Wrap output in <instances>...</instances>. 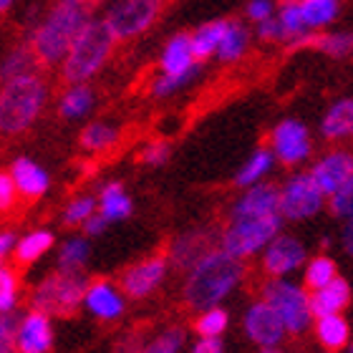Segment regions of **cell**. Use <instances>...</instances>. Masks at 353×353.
I'll return each instance as SVG.
<instances>
[{
    "mask_svg": "<svg viewBox=\"0 0 353 353\" xmlns=\"http://www.w3.org/2000/svg\"><path fill=\"white\" fill-rule=\"evenodd\" d=\"M94 0H53L48 13L30 30V41L41 66H61L86 23L94 18Z\"/></svg>",
    "mask_w": 353,
    "mask_h": 353,
    "instance_id": "obj_1",
    "label": "cell"
},
{
    "mask_svg": "<svg viewBox=\"0 0 353 353\" xmlns=\"http://www.w3.org/2000/svg\"><path fill=\"white\" fill-rule=\"evenodd\" d=\"M243 260L230 255L225 248H212L187 270L182 288L184 303L192 310H197V313L199 310L214 308L230 293H235V288L243 283Z\"/></svg>",
    "mask_w": 353,
    "mask_h": 353,
    "instance_id": "obj_2",
    "label": "cell"
},
{
    "mask_svg": "<svg viewBox=\"0 0 353 353\" xmlns=\"http://www.w3.org/2000/svg\"><path fill=\"white\" fill-rule=\"evenodd\" d=\"M48 96L51 88L38 71L0 83V134L15 137L28 132L43 114Z\"/></svg>",
    "mask_w": 353,
    "mask_h": 353,
    "instance_id": "obj_3",
    "label": "cell"
},
{
    "mask_svg": "<svg viewBox=\"0 0 353 353\" xmlns=\"http://www.w3.org/2000/svg\"><path fill=\"white\" fill-rule=\"evenodd\" d=\"M117 43L119 41L109 30L106 21L94 15L86 23V28L79 33L74 46L68 48L66 59L61 61V79L66 83H88L109 63Z\"/></svg>",
    "mask_w": 353,
    "mask_h": 353,
    "instance_id": "obj_4",
    "label": "cell"
},
{
    "mask_svg": "<svg viewBox=\"0 0 353 353\" xmlns=\"http://www.w3.org/2000/svg\"><path fill=\"white\" fill-rule=\"evenodd\" d=\"M157 66H159V74L149 83V91L154 99H170L192 86L202 71V61L194 56V48H192V33H174L164 43Z\"/></svg>",
    "mask_w": 353,
    "mask_h": 353,
    "instance_id": "obj_5",
    "label": "cell"
},
{
    "mask_svg": "<svg viewBox=\"0 0 353 353\" xmlns=\"http://www.w3.org/2000/svg\"><path fill=\"white\" fill-rule=\"evenodd\" d=\"M283 214H265V217H228V225L220 232V248L240 260L263 255V250L280 235Z\"/></svg>",
    "mask_w": 353,
    "mask_h": 353,
    "instance_id": "obj_6",
    "label": "cell"
},
{
    "mask_svg": "<svg viewBox=\"0 0 353 353\" xmlns=\"http://www.w3.org/2000/svg\"><path fill=\"white\" fill-rule=\"evenodd\" d=\"M263 298L270 303L275 313L283 318L290 336H303L313 323V301L303 285L285 278H270L263 285Z\"/></svg>",
    "mask_w": 353,
    "mask_h": 353,
    "instance_id": "obj_7",
    "label": "cell"
},
{
    "mask_svg": "<svg viewBox=\"0 0 353 353\" xmlns=\"http://www.w3.org/2000/svg\"><path fill=\"white\" fill-rule=\"evenodd\" d=\"M86 278L81 270H59L43 278L33 290V308L48 316H71L79 305H83Z\"/></svg>",
    "mask_w": 353,
    "mask_h": 353,
    "instance_id": "obj_8",
    "label": "cell"
},
{
    "mask_svg": "<svg viewBox=\"0 0 353 353\" xmlns=\"http://www.w3.org/2000/svg\"><path fill=\"white\" fill-rule=\"evenodd\" d=\"M167 0H106L103 21L117 41L144 36L164 13Z\"/></svg>",
    "mask_w": 353,
    "mask_h": 353,
    "instance_id": "obj_9",
    "label": "cell"
},
{
    "mask_svg": "<svg viewBox=\"0 0 353 353\" xmlns=\"http://www.w3.org/2000/svg\"><path fill=\"white\" fill-rule=\"evenodd\" d=\"M328 202L310 172H293L285 182L280 184V214L285 222H305L316 217Z\"/></svg>",
    "mask_w": 353,
    "mask_h": 353,
    "instance_id": "obj_10",
    "label": "cell"
},
{
    "mask_svg": "<svg viewBox=\"0 0 353 353\" xmlns=\"http://www.w3.org/2000/svg\"><path fill=\"white\" fill-rule=\"evenodd\" d=\"M268 147L272 149L275 159L283 167H301L313 154V137H310V129L303 124L301 119L290 117L272 126Z\"/></svg>",
    "mask_w": 353,
    "mask_h": 353,
    "instance_id": "obj_11",
    "label": "cell"
},
{
    "mask_svg": "<svg viewBox=\"0 0 353 353\" xmlns=\"http://www.w3.org/2000/svg\"><path fill=\"white\" fill-rule=\"evenodd\" d=\"M260 263H263V270L268 278H288V275H293V272L305 268L308 250H305V245L295 235L280 232V235L272 237V243L263 250Z\"/></svg>",
    "mask_w": 353,
    "mask_h": 353,
    "instance_id": "obj_12",
    "label": "cell"
},
{
    "mask_svg": "<svg viewBox=\"0 0 353 353\" xmlns=\"http://www.w3.org/2000/svg\"><path fill=\"white\" fill-rule=\"evenodd\" d=\"M243 328H245V333H248V339L258 348L280 346L288 336V328H285V323H283V318L275 313V308H272L265 298L250 303V308L245 310Z\"/></svg>",
    "mask_w": 353,
    "mask_h": 353,
    "instance_id": "obj_13",
    "label": "cell"
},
{
    "mask_svg": "<svg viewBox=\"0 0 353 353\" xmlns=\"http://www.w3.org/2000/svg\"><path fill=\"white\" fill-rule=\"evenodd\" d=\"M170 258L164 255H152V258H144L139 263H134L132 268H126L124 275H121V290L126 293V298H147L162 285L167 272H170Z\"/></svg>",
    "mask_w": 353,
    "mask_h": 353,
    "instance_id": "obj_14",
    "label": "cell"
},
{
    "mask_svg": "<svg viewBox=\"0 0 353 353\" xmlns=\"http://www.w3.org/2000/svg\"><path fill=\"white\" fill-rule=\"evenodd\" d=\"M308 172L316 179L318 187L331 197L333 192L353 174V152H348V149H331L323 157H318Z\"/></svg>",
    "mask_w": 353,
    "mask_h": 353,
    "instance_id": "obj_15",
    "label": "cell"
},
{
    "mask_svg": "<svg viewBox=\"0 0 353 353\" xmlns=\"http://www.w3.org/2000/svg\"><path fill=\"white\" fill-rule=\"evenodd\" d=\"M280 212V187L270 182H260L245 187L243 194L232 202L228 217H265Z\"/></svg>",
    "mask_w": 353,
    "mask_h": 353,
    "instance_id": "obj_16",
    "label": "cell"
},
{
    "mask_svg": "<svg viewBox=\"0 0 353 353\" xmlns=\"http://www.w3.org/2000/svg\"><path fill=\"white\" fill-rule=\"evenodd\" d=\"M83 308L99 321H117V318L124 316L126 293L114 283L96 280V283H88L86 295H83Z\"/></svg>",
    "mask_w": 353,
    "mask_h": 353,
    "instance_id": "obj_17",
    "label": "cell"
},
{
    "mask_svg": "<svg viewBox=\"0 0 353 353\" xmlns=\"http://www.w3.org/2000/svg\"><path fill=\"white\" fill-rule=\"evenodd\" d=\"M53 346L51 316L43 310H28L18 321V353H48Z\"/></svg>",
    "mask_w": 353,
    "mask_h": 353,
    "instance_id": "obj_18",
    "label": "cell"
},
{
    "mask_svg": "<svg viewBox=\"0 0 353 353\" xmlns=\"http://www.w3.org/2000/svg\"><path fill=\"white\" fill-rule=\"evenodd\" d=\"M212 235L205 232V230H192V232H184V235L174 237L170 245V263L174 268H182V270H190L192 265L197 263L205 252L212 250Z\"/></svg>",
    "mask_w": 353,
    "mask_h": 353,
    "instance_id": "obj_19",
    "label": "cell"
},
{
    "mask_svg": "<svg viewBox=\"0 0 353 353\" xmlns=\"http://www.w3.org/2000/svg\"><path fill=\"white\" fill-rule=\"evenodd\" d=\"M10 174L15 179V187L26 199H38L43 197L48 187H51V176L38 162L28 159V157H18L10 164Z\"/></svg>",
    "mask_w": 353,
    "mask_h": 353,
    "instance_id": "obj_20",
    "label": "cell"
},
{
    "mask_svg": "<svg viewBox=\"0 0 353 353\" xmlns=\"http://www.w3.org/2000/svg\"><path fill=\"white\" fill-rule=\"evenodd\" d=\"M321 137L325 141H348L353 139V99H339L328 106V111L321 119Z\"/></svg>",
    "mask_w": 353,
    "mask_h": 353,
    "instance_id": "obj_21",
    "label": "cell"
},
{
    "mask_svg": "<svg viewBox=\"0 0 353 353\" xmlns=\"http://www.w3.org/2000/svg\"><path fill=\"white\" fill-rule=\"evenodd\" d=\"M318 343L328 353L346 351L351 346V325L343 318V313H333V316H316L313 323Z\"/></svg>",
    "mask_w": 353,
    "mask_h": 353,
    "instance_id": "obj_22",
    "label": "cell"
},
{
    "mask_svg": "<svg viewBox=\"0 0 353 353\" xmlns=\"http://www.w3.org/2000/svg\"><path fill=\"white\" fill-rule=\"evenodd\" d=\"M353 290L343 278H336L328 285L310 290V301H313V313L316 316H333V313H343L351 305Z\"/></svg>",
    "mask_w": 353,
    "mask_h": 353,
    "instance_id": "obj_23",
    "label": "cell"
},
{
    "mask_svg": "<svg viewBox=\"0 0 353 353\" xmlns=\"http://www.w3.org/2000/svg\"><path fill=\"white\" fill-rule=\"evenodd\" d=\"M96 94L88 83H68V88L59 99V114L66 121H79L94 111Z\"/></svg>",
    "mask_w": 353,
    "mask_h": 353,
    "instance_id": "obj_24",
    "label": "cell"
},
{
    "mask_svg": "<svg viewBox=\"0 0 353 353\" xmlns=\"http://www.w3.org/2000/svg\"><path fill=\"white\" fill-rule=\"evenodd\" d=\"M230 28V18H214V21L202 23L199 28L192 30V48L199 61L214 59L217 48H220L222 38Z\"/></svg>",
    "mask_w": 353,
    "mask_h": 353,
    "instance_id": "obj_25",
    "label": "cell"
},
{
    "mask_svg": "<svg viewBox=\"0 0 353 353\" xmlns=\"http://www.w3.org/2000/svg\"><path fill=\"white\" fill-rule=\"evenodd\" d=\"M99 212L109 222H121L134 212V202L121 182H106L99 192Z\"/></svg>",
    "mask_w": 353,
    "mask_h": 353,
    "instance_id": "obj_26",
    "label": "cell"
},
{
    "mask_svg": "<svg viewBox=\"0 0 353 353\" xmlns=\"http://www.w3.org/2000/svg\"><path fill=\"white\" fill-rule=\"evenodd\" d=\"M38 63H41V61H38L33 46L30 43L15 46V48H10V51L0 59V83L13 81V79L26 76V74H36Z\"/></svg>",
    "mask_w": 353,
    "mask_h": 353,
    "instance_id": "obj_27",
    "label": "cell"
},
{
    "mask_svg": "<svg viewBox=\"0 0 353 353\" xmlns=\"http://www.w3.org/2000/svg\"><path fill=\"white\" fill-rule=\"evenodd\" d=\"M275 162H278V159H275V154H272L270 147L255 149V152H252V154L243 162V167L237 170L235 184L240 187V190H245V187H252V184L265 182V176L272 172Z\"/></svg>",
    "mask_w": 353,
    "mask_h": 353,
    "instance_id": "obj_28",
    "label": "cell"
},
{
    "mask_svg": "<svg viewBox=\"0 0 353 353\" xmlns=\"http://www.w3.org/2000/svg\"><path fill=\"white\" fill-rule=\"evenodd\" d=\"M310 51H318L328 59H346L353 53V33L346 30H316L308 41Z\"/></svg>",
    "mask_w": 353,
    "mask_h": 353,
    "instance_id": "obj_29",
    "label": "cell"
},
{
    "mask_svg": "<svg viewBox=\"0 0 353 353\" xmlns=\"http://www.w3.org/2000/svg\"><path fill=\"white\" fill-rule=\"evenodd\" d=\"M301 15L313 33L333 26L341 15V0H298Z\"/></svg>",
    "mask_w": 353,
    "mask_h": 353,
    "instance_id": "obj_30",
    "label": "cell"
},
{
    "mask_svg": "<svg viewBox=\"0 0 353 353\" xmlns=\"http://www.w3.org/2000/svg\"><path fill=\"white\" fill-rule=\"evenodd\" d=\"M248 48H250V30H248V26L240 21H230V28L225 33V38H222L214 59L220 63H237L248 53Z\"/></svg>",
    "mask_w": 353,
    "mask_h": 353,
    "instance_id": "obj_31",
    "label": "cell"
},
{
    "mask_svg": "<svg viewBox=\"0 0 353 353\" xmlns=\"http://www.w3.org/2000/svg\"><path fill=\"white\" fill-rule=\"evenodd\" d=\"M53 243H56V237H53L51 230H30V232H26V235L18 240L13 255L18 263L30 265L43 258L46 252L53 248Z\"/></svg>",
    "mask_w": 353,
    "mask_h": 353,
    "instance_id": "obj_32",
    "label": "cell"
},
{
    "mask_svg": "<svg viewBox=\"0 0 353 353\" xmlns=\"http://www.w3.org/2000/svg\"><path fill=\"white\" fill-rule=\"evenodd\" d=\"M119 139H121V129L111 121H91L81 132V147L91 154L109 152L111 147H117Z\"/></svg>",
    "mask_w": 353,
    "mask_h": 353,
    "instance_id": "obj_33",
    "label": "cell"
},
{
    "mask_svg": "<svg viewBox=\"0 0 353 353\" xmlns=\"http://www.w3.org/2000/svg\"><path fill=\"white\" fill-rule=\"evenodd\" d=\"M336 278H339V268H336L333 258H328V255H316V258H310L305 263V268H303V283L310 290L328 285Z\"/></svg>",
    "mask_w": 353,
    "mask_h": 353,
    "instance_id": "obj_34",
    "label": "cell"
},
{
    "mask_svg": "<svg viewBox=\"0 0 353 353\" xmlns=\"http://www.w3.org/2000/svg\"><path fill=\"white\" fill-rule=\"evenodd\" d=\"M86 237H68L59 248V270H81L88 260Z\"/></svg>",
    "mask_w": 353,
    "mask_h": 353,
    "instance_id": "obj_35",
    "label": "cell"
},
{
    "mask_svg": "<svg viewBox=\"0 0 353 353\" xmlns=\"http://www.w3.org/2000/svg\"><path fill=\"white\" fill-rule=\"evenodd\" d=\"M99 212V199L91 194H79L63 207V225L68 228H83L91 214Z\"/></svg>",
    "mask_w": 353,
    "mask_h": 353,
    "instance_id": "obj_36",
    "label": "cell"
},
{
    "mask_svg": "<svg viewBox=\"0 0 353 353\" xmlns=\"http://www.w3.org/2000/svg\"><path fill=\"white\" fill-rule=\"evenodd\" d=\"M230 325V313L220 305H214V308H207V310H199L197 316V328L199 336H210V339H222V333L228 331Z\"/></svg>",
    "mask_w": 353,
    "mask_h": 353,
    "instance_id": "obj_37",
    "label": "cell"
},
{
    "mask_svg": "<svg viewBox=\"0 0 353 353\" xmlns=\"http://www.w3.org/2000/svg\"><path fill=\"white\" fill-rule=\"evenodd\" d=\"M21 301V285L15 272L6 265H0V313H13Z\"/></svg>",
    "mask_w": 353,
    "mask_h": 353,
    "instance_id": "obj_38",
    "label": "cell"
},
{
    "mask_svg": "<svg viewBox=\"0 0 353 353\" xmlns=\"http://www.w3.org/2000/svg\"><path fill=\"white\" fill-rule=\"evenodd\" d=\"M328 207H331V212L336 214L339 220L351 217L353 214V174L328 197Z\"/></svg>",
    "mask_w": 353,
    "mask_h": 353,
    "instance_id": "obj_39",
    "label": "cell"
},
{
    "mask_svg": "<svg viewBox=\"0 0 353 353\" xmlns=\"http://www.w3.org/2000/svg\"><path fill=\"white\" fill-rule=\"evenodd\" d=\"M18 351V321L13 313H0V353Z\"/></svg>",
    "mask_w": 353,
    "mask_h": 353,
    "instance_id": "obj_40",
    "label": "cell"
},
{
    "mask_svg": "<svg viewBox=\"0 0 353 353\" xmlns=\"http://www.w3.org/2000/svg\"><path fill=\"white\" fill-rule=\"evenodd\" d=\"M170 154H172V147L167 141L157 139V141H149L147 147L141 149V164H147V167H162V164L170 162Z\"/></svg>",
    "mask_w": 353,
    "mask_h": 353,
    "instance_id": "obj_41",
    "label": "cell"
},
{
    "mask_svg": "<svg viewBox=\"0 0 353 353\" xmlns=\"http://www.w3.org/2000/svg\"><path fill=\"white\" fill-rule=\"evenodd\" d=\"M278 13V3L275 0H248V6H245V18L250 23H263L268 18Z\"/></svg>",
    "mask_w": 353,
    "mask_h": 353,
    "instance_id": "obj_42",
    "label": "cell"
},
{
    "mask_svg": "<svg viewBox=\"0 0 353 353\" xmlns=\"http://www.w3.org/2000/svg\"><path fill=\"white\" fill-rule=\"evenodd\" d=\"M18 187H15V179L10 172H0V212H8L10 207L15 205L18 199Z\"/></svg>",
    "mask_w": 353,
    "mask_h": 353,
    "instance_id": "obj_43",
    "label": "cell"
},
{
    "mask_svg": "<svg viewBox=\"0 0 353 353\" xmlns=\"http://www.w3.org/2000/svg\"><path fill=\"white\" fill-rule=\"evenodd\" d=\"M255 36H258L263 43H283V26H280L278 15H272L268 21L258 23V26H255Z\"/></svg>",
    "mask_w": 353,
    "mask_h": 353,
    "instance_id": "obj_44",
    "label": "cell"
},
{
    "mask_svg": "<svg viewBox=\"0 0 353 353\" xmlns=\"http://www.w3.org/2000/svg\"><path fill=\"white\" fill-rule=\"evenodd\" d=\"M184 343V331L182 328H167L154 339V346L167 348V351H179Z\"/></svg>",
    "mask_w": 353,
    "mask_h": 353,
    "instance_id": "obj_45",
    "label": "cell"
},
{
    "mask_svg": "<svg viewBox=\"0 0 353 353\" xmlns=\"http://www.w3.org/2000/svg\"><path fill=\"white\" fill-rule=\"evenodd\" d=\"M15 245H18V237H15L13 230H0V265L13 255Z\"/></svg>",
    "mask_w": 353,
    "mask_h": 353,
    "instance_id": "obj_46",
    "label": "cell"
},
{
    "mask_svg": "<svg viewBox=\"0 0 353 353\" xmlns=\"http://www.w3.org/2000/svg\"><path fill=\"white\" fill-rule=\"evenodd\" d=\"M192 353H225L220 339H210V336H199L197 343L192 346Z\"/></svg>",
    "mask_w": 353,
    "mask_h": 353,
    "instance_id": "obj_47",
    "label": "cell"
},
{
    "mask_svg": "<svg viewBox=\"0 0 353 353\" xmlns=\"http://www.w3.org/2000/svg\"><path fill=\"white\" fill-rule=\"evenodd\" d=\"M106 225H109V220H106L101 212H96L86 220V225H83V232H86L88 237H99L103 230H106Z\"/></svg>",
    "mask_w": 353,
    "mask_h": 353,
    "instance_id": "obj_48",
    "label": "cell"
},
{
    "mask_svg": "<svg viewBox=\"0 0 353 353\" xmlns=\"http://www.w3.org/2000/svg\"><path fill=\"white\" fill-rule=\"evenodd\" d=\"M341 245L348 255H353V214L343 220V230H341Z\"/></svg>",
    "mask_w": 353,
    "mask_h": 353,
    "instance_id": "obj_49",
    "label": "cell"
},
{
    "mask_svg": "<svg viewBox=\"0 0 353 353\" xmlns=\"http://www.w3.org/2000/svg\"><path fill=\"white\" fill-rule=\"evenodd\" d=\"M144 353H176V351H167V348H159V346H154V343H152V346H149Z\"/></svg>",
    "mask_w": 353,
    "mask_h": 353,
    "instance_id": "obj_50",
    "label": "cell"
},
{
    "mask_svg": "<svg viewBox=\"0 0 353 353\" xmlns=\"http://www.w3.org/2000/svg\"><path fill=\"white\" fill-rule=\"evenodd\" d=\"M260 353H285L280 346H270V348H260Z\"/></svg>",
    "mask_w": 353,
    "mask_h": 353,
    "instance_id": "obj_51",
    "label": "cell"
},
{
    "mask_svg": "<svg viewBox=\"0 0 353 353\" xmlns=\"http://www.w3.org/2000/svg\"><path fill=\"white\" fill-rule=\"evenodd\" d=\"M10 6H13V0H0V13H6Z\"/></svg>",
    "mask_w": 353,
    "mask_h": 353,
    "instance_id": "obj_52",
    "label": "cell"
},
{
    "mask_svg": "<svg viewBox=\"0 0 353 353\" xmlns=\"http://www.w3.org/2000/svg\"><path fill=\"white\" fill-rule=\"evenodd\" d=\"M346 351H348V353H353V343H351V346H348V348H346Z\"/></svg>",
    "mask_w": 353,
    "mask_h": 353,
    "instance_id": "obj_53",
    "label": "cell"
},
{
    "mask_svg": "<svg viewBox=\"0 0 353 353\" xmlns=\"http://www.w3.org/2000/svg\"><path fill=\"white\" fill-rule=\"evenodd\" d=\"M94 3H106V0H94Z\"/></svg>",
    "mask_w": 353,
    "mask_h": 353,
    "instance_id": "obj_54",
    "label": "cell"
},
{
    "mask_svg": "<svg viewBox=\"0 0 353 353\" xmlns=\"http://www.w3.org/2000/svg\"><path fill=\"white\" fill-rule=\"evenodd\" d=\"M325 353H328V351H325Z\"/></svg>",
    "mask_w": 353,
    "mask_h": 353,
    "instance_id": "obj_55",
    "label": "cell"
}]
</instances>
